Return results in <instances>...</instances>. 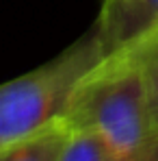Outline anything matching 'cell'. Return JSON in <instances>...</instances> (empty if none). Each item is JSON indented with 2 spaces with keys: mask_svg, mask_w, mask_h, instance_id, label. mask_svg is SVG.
<instances>
[{
  "mask_svg": "<svg viewBox=\"0 0 158 161\" xmlns=\"http://www.w3.org/2000/svg\"><path fill=\"white\" fill-rule=\"evenodd\" d=\"M63 120L100 133L117 161H158L145 85L126 53L102 59L80 80Z\"/></svg>",
  "mask_w": 158,
  "mask_h": 161,
  "instance_id": "cell-1",
  "label": "cell"
},
{
  "mask_svg": "<svg viewBox=\"0 0 158 161\" xmlns=\"http://www.w3.org/2000/svg\"><path fill=\"white\" fill-rule=\"evenodd\" d=\"M102 59L100 42L91 31L41 68L2 83L0 148L61 122L80 80Z\"/></svg>",
  "mask_w": 158,
  "mask_h": 161,
  "instance_id": "cell-2",
  "label": "cell"
},
{
  "mask_svg": "<svg viewBox=\"0 0 158 161\" xmlns=\"http://www.w3.org/2000/svg\"><path fill=\"white\" fill-rule=\"evenodd\" d=\"M158 26V0H104L95 22L102 57L108 59L134 46Z\"/></svg>",
  "mask_w": 158,
  "mask_h": 161,
  "instance_id": "cell-3",
  "label": "cell"
},
{
  "mask_svg": "<svg viewBox=\"0 0 158 161\" xmlns=\"http://www.w3.org/2000/svg\"><path fill=\"white\" fill-rule=\"evenodd\" d=\"M72 129L65 120L0 148V161H59Z\"/></svg>",
  "mask_w": 158,
  "mask_h": 161,
  "instance_id": "cell-4",
  "label": "cell"
},
{
  "mask_svg": "<svg viewBox=\"0 0 158 161\" xmlns=\"http://www.w3.org/2000/svg\"><path fill=\"white\" fill-rule=\"evenodd\" d=\"M124 53L134 61V65L141 72V79L145 85V96H147L150 118H152L154 131L158 133V26Z\"/></svg>",
  "mask_w": 158,
  "mask_h": 161,
  "instance_id": "cell-5",
  "label": "cell"
},
{
  "mask_svg": "<svg viewBox=\"0 0 158 161\" xmlns=\"http://www.w3.org/2000/svg\"><path fill=\"white\" fill-rule=\"evenodd\" d=\"M59 161H117L102 135L91 129H72Z\"/></svg>",
  "mask_w": 158,
  "mask_h": 161,
  "instance_id": "cell-6",
  "label": "cell"
}]
</instances>
